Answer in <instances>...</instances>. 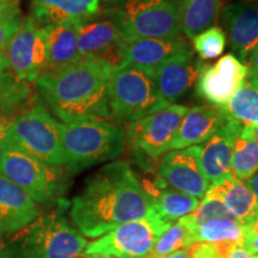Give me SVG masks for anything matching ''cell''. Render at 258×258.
Segmentation results:
<instances>
[{"mask_svg": "<svg viewBox=\"0 0 258 258\" xmlns=\"http://www.w3.org/2000/svg\"><path fill=\"white\" fill-rule=\"evenodd\" d=\"M114 67L97 59H80L36 79V89L49 110L62 123L111 120L109 83Z\"/></svg>", "mask_w": 258, "mask_h": 258, "instance_id": "cell-2", "label": "cell"}, {"mask_svg": "<svg viewBox=\"0 0 258 258\" xmlns=\"http://www.w3.org/2000/svg\"><path fill=\"white\" fill-rule=\"evenodd\" d=\"M145 258H172V257H171V254H167V256H159V257H153V256H148V257H145Z\"/></svg>", "mask_w": 258, "mask_h": 258, "instance_id": "cell-44", "label": "cell"}, {"mask_svg": "<svg viewBox=\"0 0 258 258\" xmlns=\"http://www.w3.org/2000/svg\"><path fill=\"white\" fill-rule=\"evenodd\" d=\"M228 121H233L243 127L258 124V82L247 73L246 79L224 108Z\"/></svg>", "mask_w": 258, "mask_h": 258, "instance_id": "cell-25", "label": "cell"}, {"mask_svg": "<svg viewBox=\"0 0 258 258\" xmlns=\"http://www.w3.org/2000/svg\"><path fill=\"white\" fill-rule=\"evenodd\" d=\"M102 14L125 36L171 37L182 35L179 0H115Z\"/></svg>", "mask_w": 258, "mask_h": 258, "instance_id": "cell-5", "label": "cell"}, {"mask_svg": "<svg viewBox=\"0 0 258 258\" xmlns=\"http://www.w3.org/2000/svg\"><path fill=\"white\" fill-rule=\"evenodd\" d=\"M251 129H252V134H253L254 140H256L257 144H258V124L257 125H252V127H251Z\"/></svg>", "mask_w": 258, "mask_h": 258, "instance_id": "cell-42", "label": "cell"}, {"mask_svg": "<svg viewBox=\"0 0 258 258\" xmlns=\"http://www.w3.org/2000/svg\"><path fill=\"white\" fill-rule=\"evenodd\" d=\"M247 66L232 53L213 64L203 63L196 80V93L208 105L222 109L246 79Z\"/></svg>", "mask_w": 258, "mask_h": 258, "instance_id": "cell-13", "label": "cell"}, {"mask_svg": "<svg viewBox=\"0 0 258 258\" xmlns=\"http://www.w3.org/2000/svg\"><path fill=\"white\" fill-rule=\"evenodd\" d=\"M5 144L48 165L64 166L60 123L41 103L17 115L6 134Z\"/></svg>", "mask_w": 258, "mask_h": 258, "instance_id": "cell-7", "label": "cell"}, {"mask_svg": "<svg viewBox=\"0 0 258 258\" xmlns=\"http://www.w3.org/2000/svg\"><path fill=\"white\" fill-rule=\"evenodd\" d=\"M59 169L5 143L0 148V175L23 189L36 203L59 200L64 190Z\"/></svg>", "mask_w": 258, "mask_h": 258, "instance_id": "cell-8", "label": "cell"}, {"mask_svg": "<svg viewBox=\"0 0 258 258\" xmlns=\"http://www.w3.org/2000/svg\"><path fill=\"white\" fill-rule=\"evenodd\" d=\"M246 66L247 71H249V76L258 82V46L251 51L249 57H247Z\"/></svg>", "mask_w": 258, "mask_h": 258, "instance_id": "cell-36", "label": "cell"}, {"mask_svg": "<svg viewBox=\"0 0 258 258\" xmlns=\"http://www.w3.org/2000/svg\"><path fill=\"white\" fill-rule=\"evenodd\" d=\"M101 14L98 0H31V17L41 27L83 23Z\"/></svg>", "mask_w": 258, "mask_h": 258, "instance_id": "cell-21", "label": "cell"}, {"mask_svg": "<svg viewBox=\"0 0 258 258\" xmlns=\"http://www.w3.org/2000/svg\"><path fill=\"white\" fill-rule=\"evenodd\" d=\"M123 37V32L117 25L101 14L78 24V53L82 59L103 60L116 69L120 63V47Z\"/></svg>", "mask_w": 258, "mask_h": 258, "instance_id": "cell-16", "label": "cell"}, {"mask_svg": "<svg viewBox=\"0 0 258 258\" xmlns=\"http://www.w3.org/2000/svg\"><path fill=\"white\" fill-rule=\"evenodd\" d=\"M182 219L191 228L192 234L194 230L199 225H201L206 221L214 220V219H231V220H235L232 217L231 213L228 212V209L220 201L207 198H203L202 201H200L199 207L192 213H190L189 215H186V217Z\"/></svg>", "mask_w": 258, "mask_h": 258, "instance_id": "cell-31", "label": "cell"}, {"mask_svg": "<svg viewBox=\"0 0 258 258\" xmlns=\"http://www.w3.org/2000/svg\"><path fill=\"white\" fill-rule=\"evenodd\" d=\"M254 258H258V254H254Z\"/></svg>", "mask_w": 258, "mask_h": 258, "instance_id": "cell-47", "label": "cell"}, {"mask_svg": "<svg viewBox=\"0 0 258 258\" xmlns=\"http://www.w3.org/2000/svg\"><path fill=\"white\" fill-rule=\"evenodd\" d=\"M99 3H106V4H110V3L115 2V0H98Z\"/></svg>", "mask_w": 258, "mask_h": 258, "instance_id": "cell-46", "label": "cell"}, {"mask_svg": "<svg viewBox=\"0 0 258 258\" xmlns=\"http://www.w3.org/2000/svg\"><path fill=\"white\" fill-rule=\"evenodd\" d=\"M38 215L37 203L23 189L0 175V237L23 230Z\"/></svg>", "mask_w": 258, "mask_h": 258, "instance_id": "cell-18", "label": "cell"}, {"mask_svg": "<svg viewBox=\"0 0 258 258\" xmlns=\"http://www.w3.org/2000/svg\"><path fill=\"white\" fill-rule=\"evenodd\" d=\"M60 132L64 167L71 173L116 159L127 145L124 129L108 120L60 123Z\"/></svg>", "mask_w": 258, "mask_h": 258, "instance_id": "cell-4", "label": "cell"}, {"mask_svg": "<svg viewBox=\"0 0 258 258\" xmlns=\"http://www.w3.org/2000/svg\"><path fill=\"white\" fill-rule=\"evenodd\" d=\"M8 76H9V72L4 73V74H3V76H0V103H2L3 90H4V86H5L6 79H8ZM0 114H2V112H0Z\"/></svg>", "mask_w": 258, "mask_h": 258, "instance_id": "cell-40", "label": "cell"}, {"mask_svg": "<svg viewBox=\"0 0 258 258\" xmlns=\"http://www.w3.org/2000/svg\"><path fill=\"white\" fill-rule=\"evenodd\" d=\"M203 63L192 50L171 57L153 71L158 91L167 104H177L184 98L196 84Z\"/></svg>", "mask_w": 258, "mask_h": 258, "instance_id": "cell-17", "label": "cell"}, {"mask_svg": "<svg viewBox=\"0 0 258 258\" xmlns=\"http://www.w3.org/2000/svg\"><path fill=\"white\" fill-rule=\"evenodd\" d=\"M192 51V47L182 35L171 37L125 36L120 47V66L153 71L171 57Z\"/></svg>", "mask_w": 258, "mask_h": 258, "instance_id": "cell-14", "label": "cell"}, {"mask_svg": "<svg viewBox=\"0 0 258 258\" xmlns=\"http://www.w3.org/2000/svg\"><path fill=\"white\" fill-rule=\"evenodd\" d=\"M243 127L233 121H228L201 145L200 165L209 184L231 176V158L235 135Z\"/></svg>", "mask_w": 258, "mask_h": 258, "instance_id": "cell-19", "label": "cell"}, {"mask_svg": "<svg viewBox=\"0 0 258 258\" xmlns=\"http://www.w3.org/2000/svg\"><path fill=\"white\" fill-rule=\"evenodd\" d=\"M245 225L231 219H214L199 225L194 230V241L231 244L244 247Z\"/></svg>", "mask_w": 258, "mask_h": 258, "instance_id": "cell-28", "label": "cell"}, {"mask_svg": "<svg viewBox=\"0 0 258 258\" xmlns=\"http://www.w3.org/2000/svg\"><path fill=\"white\" fill-rule=\"evenodd\" d=\"M17 116H12L9 114H0V148L5 143L6 134H8L10 127H11L12 122Z\"/></svg>", "mask_w": 258, "mask_h": 258, "instance_id": "cell-34", "label": "cell"}, {"mask_svg": "<svg viewBox=\"0 0 258 258\" xmlns=\"http://www.w3.org/2000/svg\"><path fill=\"white\" fill-rule=\"evenodd\" d=\"M143 186L150 196L153 212L170 224L189 215L200 205L199 199L169 188H159L154 182H144Z\"/></svg>", "mask_w": 258, "mask_h": 258, "instance_id": "cell-24", "label": "cell"}, {"mask_svg": "<svg viewBox=\"0 0 258 258\" xmlns=\"http://www.w3.org/2000/svg\"><path fill=\"white\" fill-rule=\"evenodd\" d=\"M219 17L233 55L246 64L258 46V2L232 0L222 6Z\"/></svg>", "mask_w": 258, "mask_h": 258, "instance_id": "cell-15", "label": "cell"}, {"mask_svg": "<svg viewBox=\"0 0 258 258\" xmlns=\"http://www.w3.org/2000/svg\"><path fill=\"white\" fill-rule=\"evenodd\" d=\"M22 22L23 18L21 12L10 14L0 18V53H6L10 41L21 27Z\"/></svg>", "mask_w": 258, "mask_h": 258, "instance_id": "cell-33", "label": "cell"}, {"mask_svg": "<svg viewBox=\"0 0 258 258\" xmlns=\"http://www.w3.org/2000/svg\"><path fill=\"white\" fill-rule=\"evenodd\" d=\"M78 24L62 23L43 27L47 35V64L42 74L55 72L82 59L77 47Z\"/></svg>", "mask_w": 258, "mask_h": 258, "instance_id": "cell-23", "label": "cell"}, {"mask_svg": "<svg viewBox=\"0 0 258 258\" xmlns=\"http://www.w3.org/2000/svg\"><path fill=\"white\" fill-rule=\"evenodd\" d=\"M191 243H194L191 228L185 224L183 219H179L171 224L170 227L160 235L152 254L150 256H167V254L186 249Z\"/></svg>", "mask_w": 258, "mask_h": 258, "instance_id": "cell-29", "label": "cell"}, {"mask_svg": "<svg viewBox=\"0 0 258 258\" xmlns=\"http://www.w3.org/2000/svg\"><path fill=\"white\" fill-rule=\"evenodd\" d=\"M226 258H254L252 253L241 246H233L228 251Z\"/></svg>", "mask_w": 258, "mask_h": 258, "instance_id": "cell-37", "label": "cell"}, {"mask_svg": "<svg viewBox=\"0 0 258 258\" xmlns=\"http://www.w3.org/2000/svg\"><path fill=\"white\" fill-rule=\"evenodd\" d=\"M192 50L202 61L213 60L224 53L226 35L219 27H211L191 38Z\"/></svg>", "mask_w": 258, "mask_h": 258, "instance_id": "cell-30", "label": "cell"}, {"mask_svg": "<svg viewBox=\"0 0 258 258\" xmlns=\"http://www.w3.org/2000/svg\"><path fill=\"white\" fill-rule=\"evenodd\" d=\"M109 105L112 120L128 124L169 104L158 91L152 71L120 66L109 83Z\"/></svg>", "mask_w": 258, "mask_h": 258, "instance_id": "cell-6", "label": "cell"}, {"mask_svg": "<svg viewBox=\"0 0 258 258\" xmlns=\"http://www.w3.org/2000/svg\"><path fill=\"white\" fill-rule=\"evenodd\" d=\"M245 183H246V184L249 185V188L252 190V192L254 194V196H256V200L258 202V172L254 173L252 177H250Z\"/></svg>", "mask_w": 258, "mask_h": 258, "instance_id": "cell-38", "label": "cell"}, {"mask_svg": "<svg viewBox=\"0 0 258 258\" xmlns=\"http://www.w3.org/2000/svg\"><path fill=\"white\" fill-rule=\"evenodd\" d=\"M188 106L170 104L153 114L127 124L125 139L135 154L145 160H156L170 152Z\"/></svg>", "mask_w": 258, "mask_h": 258, "instance_id": "cell-10", "label": "cell"}, {"mask_svg": "<svg viewBox=\"0 0 258 258\" xmlns=\"http://www.w3.org/2000/svg\"><path fill=\"white\" fill-rule=\"evenodd\" d=\"M16 12H21L19 0H0V18Z\"/></svg>", "mask_w": 258, "mask_h": 258, "instance_id": "cell-35", "label": "cell"}, {"mask_svg": "<svg viewBox=\"0 0 258 258\" xmlns=\"http://www.w3.org/2000/svg\"><path fill=\"white\" fill-rule=\"evenodd\" d=\"M82 258H115V257H108V256H82Z\"/></svg>", "mask_w": 258, "mask_h": 258, "instance_id": "cell-43", "label": "cell"}, {"mask_svg": "<svg viewBox=\"0 0 258 258\" xmlns=\"http://www.w3.org/2000/svg\"><path fill=\"white\" fill-rule=\"evenodd\" d=\"M6 56L12 76L21 82H36L44 72L47 64L46 30L31 16L23 19L11 38Z\"/></svg>", "mask_w": 258, "mask_h": 258, "instance_id": "cell-11", "label": "cell"}, {"mask_svg": "<svg viewBox=\"0 0 258 258\" xmlns=\"http://www.w3.org/2000/svg\"><path fill=\"white\" fill-rule=\"evenodd\" d=\"M171 257H172V258H188V257H186L184 251H182V250L177 251V252L171 253Z\"/></svg>", "mask_w": 258, "mask_h": 258, "instance_id": "cell-41", "label": "cell"}, {"mask_svg": "<svg viewBox=\"0 0 258 258\" xmlns=\"http://www.w3.org/2000/svg\"><path fill=\"white\" fill-rule=\"evenodd\" d=\"M38 215L23 230L8 235L0 258H79L85 250L84 235L63 217L62 209Z\"/></svg>", "mask_w": 258, "mask_h": 258, "instance_id": "cell-3", "label": "cell"}, {"mask_svg": "<svg viewBox=\"0 0 258 258\" xmlns=\"http://www.w3.org/2000/svg\"><path fill=\"white\" fill-rule=\"evenodd\" d=\"M256 172H258V144L251 127H241L234 138L231 176L246 182Z\"/></svg>", "mask_w": 258, "mask_h": 258, "instance_id": "cell-27", "label": "cell"}, {"mask_svg": "<svg viewBox=\"0 0 258 258\" xmlns=\"http://www.w3.org/2000/svg\"><path fill=\"white\" fill-rule=\"evenodd\" d=\"M233 246L237 245L196 240L184 249V252L188 258H226Z\"/></svg>", "mask_w": 258, "mask_h": 258, "instance_id": "cell-32", "label": "cell"}, {"mask_svg": "<svg viewBox=\"0 0 258 258\" xmlns=\"http://www.w3.org/2000/svg\"><path fill=\"white\" fill-rule=\"evenodd\" d=\"M222 0H179L182 34L194 38L218 21Z\"/></svg>", "mask_w": 258, "mask_h": 258, "instance_id": "cell-26", "label": "cell"}, {"mask_svg": "<svg viewBox=\"0 0 258 258\" xmlns=\"http://www.w3.org/2000/svg\"><path fill=\"white\" fill-rule=\"evenodd\" d=\"M153 213L141 180L125 161L120 160L106 164L90 176L70 207L73 225L88 238H98Z\"/></svg>", "mask_w": 258, "mask_h": 258, "instance_id": "cell-1", "label": "cell"}, {"mask_svg": "<svg viewBox=\"0 0 258 258\" xmlns=\"http://www.w3.org/2000/svg\"><path fill=\"white\" fill-rule=\"evenodd\" d=\"M205 198L220 201L241 225H250L258 218V202L252 190L232 176L209 185Z\"/></svg>", "mask_w": 258, "mask_h": 258, "instance_id": "cell-22", "label": "cell"}, {"mask_svg": "<svg viewBox=\"0 0 258 258\" xmlns=\"http://www.w3.org/2000/svg\"><path fill=\"white\" fill-rule=\"evenodd\" d=\"M171 226L156 213L122 224L86 245L82 256L145 258L152 254L157 240Z\"/></svg>", "mask_w": 258, "mask_h": 258, "instance_id": "cell-9", "label": "cell"}, {"mask_svg": "<svg viewBox=\"0 0 258 258\" xmlns=\"http://www.w3.org/2000/svg\"><path fill=\"white\" fill-rule=\"evenodd\" d=\"M4 244H5L4 239H3V237H0V251H2L3 247H4Z\"/></svg>", "mask_w": 258, "mask_h": 258, "instance_id": "cell-45", "label": "cell"}, {"mask_svg": "<svg viewBox=\"0 0 258 258\" xmlns=\"http://www.w3.org/2000/svg\"><path fill=\"white\" fill-rule=\"evenodd\" d=\"M201 145L167 152L161 158L156 184L202 200L209 188V182L200 165Z\"/></svg>", "mask_w": 258, "mask_h": 258, "instance_id": "cell-12", "label": "cell"}, {"mask_svg": "<svg viewBox=\"0 0 258 258\" xmlns=\"http://www.w3.org/2000/svg\"><path fill=\"white\" fill-rule=\"evenodd\" d=\"M9 70V60L6 53H0V76L8 72Z\"/></svg>", "mask_w": 258, "mask_h": 258, "instance_id": "cell-39", "label": "cell"}, {"mask_svg": "<svg viewBox=\"0 0 258 258\" xmlns=\"http://www.w3.org/2000/svg\"><path fill=\"white\" fill-rule=\"evenodd\" d=\"M226 122L227 117L217 106L205 104L188 108L170 151L183 150L206 143Z\"/></svg>", "mask_w": 258, "mask_h": 258, "instance_id": "cell-20", "label": "cell"}]
</instances>
